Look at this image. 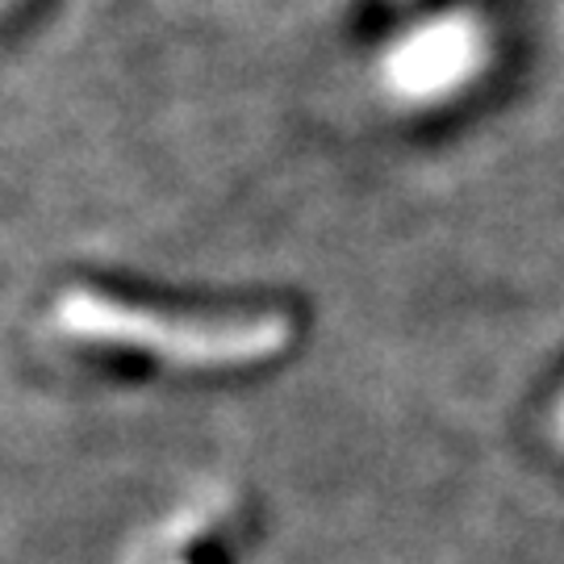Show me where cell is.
Returning a JSON list of instances; mask_svg holds the SVG:
<instances>
[{
  "label": "cell",
  "instance_id": "cell-1",
  "mask_svg": "<svg viewBox=\"0 0 564 564\" xmlns=\"http://www.w3.org/2000/svg\"><path fill=\"white\" fill-rule=\"evenodd\" d=\"M464 46H468V42L452 39L447 30L431 34V39L419 42V46L402 59V84H410V88H435V84H447L464 67V59H468Z\"/></svg>",
  "mask_w": 564,
  "mask_h": 564
},
{
  "label": "cell",
  "instance_id": "cell-2",
  "mask_svg": "<svg viewBox=\"0 0 564 564\" xmlns=\"http://www.w3.org/2000/svg\"><path fill=\"white\" fill-rule=\"evenodd\" d=\"M561 435H564V410H561Z\"/></svg>",
  "mask_w": 564,
  "mask_h": 564
}]
</instances>
